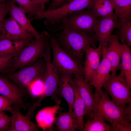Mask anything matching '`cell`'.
<instances>
[{
	"instance_id": "cell-1",
	"label": "cell",
	"mask_w": 131,
	"mask_h": 131,
	"mask_svg": "<svg viewBox=\"0 0 131 131\" xmlns=\"http://www.w3.org/2000/svg\"><path fill=\"white\" fill-rule=\"evenodd\" d=\"M53 36L61 48L82 66L86 51L90 47L96 48L98 41L95 34L69 28L64 29Z\"/></svg>"
},
{
	"instance_id": "cell-2",
	"label": "cell",
	"mask_w": 131,
	"mask_h": 131,
	"mask_svg": "<svg viewBox=\"0 0 131 131\" xmlns=\"http://www.w3.org/2000/svg\"><path fill=\"white\" fill-rule=\"evenodd\" d=\"M51 36L46 31H43L38 38L26 45L13 57L8 68L0 74L13 73L21 68L32 64L43 57L50 43Z\"/></svg>"
},
{
	"instance_id": "cell-3",
	"label": "cell",
	"mask_w": 131,
	"mask_h": 131,
	"mask_svg": "<svg viewBox=\"0 0 131 131\" xmlns=\"http://www.w3.org/2000/svg\"><path fill=\"white\" fill-rule=\"evenodd\" d=\"M95 110L101 114L104 120L110 123L111 127L131 124V103L125 107L118 106L102 89L96 102Z\"/></svg>"
},
{
	"instance_id": "cell-4",
	"label": "cell",
	"mask_w": 131,
	"mask_h": 131,
	"mask_svg": "<svg viewBox=\"0 0 131 131\" xmlns=\"http://www.w3.org/2000/svg\"><path fill=\"white\" fill-rule=\"evenodd\" d=\"M98 17L91 9L82 10L67 15L59 23L51 27L50 30L53 32H57L65 29L69 28L94 34Z\"/></svg>"
},
{
	"instance_id": "cell-5",
	"label": "cell",
	"mask_w": 131,
	"mask_h": 131,
	"mask_svg": "<svg viewBox=\"0 0 131 131\" xmlns=\"http://www.w3.org/2000/svg\"><path fill=\"white\" fill-rule=\"evenodd\" d=\"M94 0H73L56 8L44 10L38 14L36 19L45 18L48 29L59 23L67 15L84 9H92Z\"/></svg>"
},
{
	"instance_id": "cell-6",
	"label": "cell",
	"mask_w": 131,
	"mask_h": 131,
	"mask_svg": "<svg viewBox=\"0 0 131 131\" xmlns=\"http://www.w3.org/2000/svg\"><path fill=\"white\" fill-rule=\"evenodd\" d=\"M46 68L43 57L38 59L32 64L19 69L9 74H0L24 89L28 88L33 83L41 80L43 81Z\"/></svg>"
},
{
	"instance_id": "cell-7",
	"label": "cell",
	"mask_w": 131,
	"mask_h": 131,
	"mask_svg": "<svg viewBox=\"0 0 131 131\" xmlns=\"http://www.w3.org/2000/svg\"><path fill=\"white\" fill-rule=\"evenodd\" d=\"M51 48L47 47L43 57L46 63V68L43 81V90L37 102L41 104L42 101L48 97H51L56 104L60 105L61 100L58 97V89L60 73L52 64L51 56Z\"/></svg>"
},
{
	"instance_id": "cell-8",
	"label": "cell",
	"mask_w": 131,
	"mask_h": 131,
	"mask_svg": "<svg viewBox=\"0 0 131 131\" xmlns=\"http://www.w3.org/2000/svg\"><path fill=\"white\" fill-rule=\"evenodd\" d=\"M49 42L52 53V64L60 73L83 75V66L63 49L53 35L50 38Z\"/></svg>"
},
{
	"instance_id": "cell-9",
	"label": "cell",
	"mask_w": 131,
	"mask_h": 131,
	"mask_svg": "<svg viewBox=\"0 0 131 131\" xmlns=\"http://www.w3.org/2000/svg\"><path fill=\"white\" fill-rule=\"evenodd\" d=\"M102 88L118 106L125 107L131 103V89L125 77L121 74L111 75Z\"/></svg>"
},
{
	"instance_id": "cell-10",
	"label": "cell",
	"mask_w": 131,
	"mask_h": 131,
	"mask_svg": "<svg viewBox=\"0 0 131 131\" xmlns=\"http://www.w3.org/2000/svg\"><path fill=\"white\" fill-rule=\"evenodd\" d=\"M72 80L85 104L84 115L90 116L95 111L96 102L92 92L93 86L85 81L83 74H74Z\"/></svg>"
},
{
	"instance_id": "cell-11",
	"label": "cell",
	"mask_w": 131,
	"mask_h": 131,
	"mask_svg": "<svg viewBox=\"0 0 131 131\" xmlns=\"http://www.w3.org/2000/svg\"><path fill=\"white\" fill-rule=\"evenodd\" d=\"M25 90L7 78L0 76V95L11 100L13 105L26 110L29 107L24 101Z\"/></svg>"
},
{
	"instance_id": "cell-12",
	"label": "cell",
	"mask_w": 131,
	"mask_h": 131,
	"mask_svg": "<svg viewBox=\"0 0 131 131\" xmlns=\"http://www.w3.org/2000/svg\"><path fill=\"white\" fill-rule=\"evenodd\" d=\"M0 36L11 40L21 41H32L33 36L22 28L10 16L4 20Z\"/></svg>"
},
{
	"instance_id": "cell-13",
	"label": "cell",
	"mask_w": 131,
	"mask_h": 131,
	"mask_svg": "<svg viewBox=\"0 0 131 131\" xmlns=\"http://www.w3.org/2000/svg\"><path fill=\"white\" fill-rule=\"evenodd\" d=\"M117 22V18L114 13L111 15L98 19L95 31L98 45L102 47L107 46L112 32L116 28Z\"/></svg>"
},
{
	"instance_id": "cell-14",
	"label": "cell",
	"mask_w": 131,
	"mask_h": 131,
	"mask_svg": "<svg viewBox=\"0 0 131 131\" xmlns=\"http://www.w3.org/2000/svg\"><path fill=\"white\" fill-rule=\"evenodd\" d=\"M122 47L117 35L113 34L108 40L107 46L102 47V50L111 66V75H116L119 70Z\"/></svg>"
},
{
	"instance_id": "cell-15",
	"label": "cell",
	"mask_w": 131,
	"mask_h": 131,
	"mask_svg": "<svg viewBox=\"0 0 131 131\" xmlns=\"http://www.w3.org/2000/svg\"><path fill=\"white\" fill-rule=\"evenodd\" d=\"M21 108L17 105L12 106L11 121L7 131H39L37 123L32 122L30 119L22 114L20 111Z\"/></svg>"
},
{
	"instance_id": "cell-16",
	"label": "cell",
	"mask_w": 131,
	"mask_h": 131,
	"mask_svg": "<svg viewBox=\"0 0 131 131\" xmlns=\"http://www.w3.org/2000/svg\"><path fill=\"white\" fill-rule=\"evenodd\" d=\"M102 47H90L86 51L83 64V75L85 81L90 83L100 63Z\"/></svg>"
},
{
	"instance_id": "cell-17",
	"label": "cell",
	"mask_w": 131,
	"mask_h": 131,
	"mask_svg": "<svg viewBox=\"0 0 131 131\" xmlns=\"http://www.w3.org/2000/svg\"><path fill=\"white\" fill-rule=\"evenodd\" d=\"M102 59L95 73L92 80L89 83L95 88L94 94L96 102L99 96L100 92L105 82L111 75V66L102 50Z\"/></svg>"
},
{
	"instance_id": "cell-18",
	"label": "cell",
	"mask_w": 131,
	"mask_h": 131,
	"mask_svg": "<svg viewBox=\"0 0 131 131\" xmlns=\"http://www.w3.org/2000/svg\"><path fill=\"white\" fill-rule=\"evenodd\" d=\"M6 3L10 16L22 28L31 34L35 39L38 38L40 34L33 27L30 20L26 16L23 10L16 5L15 1L14 0H8Z\"/></svg>"
},
{
	"instance_id": "cell-19",
	"label": "cell",
	"mask_w": 131,
	"mask_h": 131,
	"mask_svg": "<svg viewBox=\"0 0 131 131\" xmlns=\"http://www.w3.org/2000/svg\"><path fill=\"white\" fill-rule=\"evenodd\" d=\"M60 105L46 107L39 111L36 116L37 124L43 131L53 130V125L56 114L62 110Z\"/></svg>"
},
{
	"instance_id": "cell-20",
	"label": "cell",
	"mask_w": 131,
	"mask_h": 131,
	"mask_svg": "<svg viewBox=\"0 0 131 131\" xmlns=\"http://www.w3.org/2000/svg\"><path fill=\"white\" fill-rule=\"evenodd\" d=\"M73 74L67 73H60L58 89V95L63 98L66 101L69 111H73L74 100V92L71 83Z\"/></svg>"
},
{
	"instance_id": "cell-21",
	"label": "cell",
	"mask_w": 131,
	"mask_h": 131,
	"mask_svg": "<svg viewBox=\"0 0 131 131\" xmlns=\"http://www.w3.org/2000/svg\"><path fill=\"white\" fill-rule=\"evenodd\" d=\"M56 117L54 123L56 130L59 131H74L77 129L76 118L74 111L63 112L61 110Z\"/></svg>"
},
{
	"instance_id": "cell-22",
	"label": "cell",
	"mask_w": 131,
	"mask_h": 131,
	"mask_svg": "<svg viewBox=\"0 0 131 131\" xmlns=\"http://www.w3.org/2000/svg\"><path fill=\"white\" fill-rule=\"evenodd\" d=\"M84 124L83 131H111V126L104 122L101 114L95 110Z\"/></svg>"
},
{
	"instance_id": "cell-23",
	"label": "cell",
	"mask_w": 131,
	"mask_h": 131,
	"mask_svg": "<svg viewBox=\"0 0 131 131\" xmlns=\"http://www.w3.org/2000/svg\"><path fill=\"white\" fill-rule=\"evenodd\" d=\"M121 59L120 73L124 76L131 89V50L130 47L125 44H123Z\"/></svg>"
},
{
	"instance_id": "cell-24",
	"label": "cell",
	"mask_w": 131,
	"mask_h": 131,
	"mask_svg": "<svg viewBox=\"0 0 131 131\" xmlns=\"http://www.w3.org/2000/svg\"><path fill=\"white\" fill-rule=\"evenodd\" d=\"M71 83L74 92V100L73 111L75 115L77 129L83 131L84 128L83 116L85 108L84 102L81 98L76 87L73 83L72 80Z\"/></svg>"
},
{
	"instance_id": "cell-25",
	"label": "cell",
	"mask_w": 131,
	"mask_h": 131,
	"mask_svg": "<svg viewBox=\"0 0 131 131\" xmlns=\"http://www.w3.org/2000/svg\"><path fill=\"white\" fill-rule=\"evenodd\" d=\"M118 21H131V0H111Z\"/></svg>"
},
{
	"instance_id": "cell-26",
	"label": "cell",
	"mask_w": 131,
	"mask_h": 131,
	"mask_svg": "<svg viewBox=\"0 0 131 131\" xmlns=\"http://www.w3.org/2000/svg\"><path fill=\"white\" fill-rule=\"evenodd\" d=\"M30 42L28 41H15L0 36V56L10 54L22 48Z\"/></svg>"
},
{
	"instance_id": "cell-27",
	"label": "cell",
	"mask_w": 131,
	"mask_h": 131,
	"mask_svg": "<svg viewBox=\"0 0 131 131\" xmlns=\"http://www.w3.org/2000/svg\"><path fill=\"white\" fill-rule=\"evenodd\" d=\"M98 17H103L113 14L114 8L111 0H94L91 9Z\"/></svg>"
},
{
	"instance_id": "cell-28",
	"label": "cell",
	"mask_w": 131,
	"mask_h": 131,
	"mask_svg": "<svg viewBox=\"0 0 131 131\" xmlns=\"http://www.w3.org/2000/svg\"><path fill=\"white\" fill-rule=\"evenodd\" d=\"M25 13L33 20L39 12L44 10L45 7L37 4L32 0H14Z\"/></svg>"
},
{
	"instance_id": "cell-29",
	"label": "cell",
	"mask_w": 131,
	"mask_h": 131,
	"mask_svg": "<svg viewBox=\"0 0 131 131\" xmlns=\"http://www.w3.org/2000/svg\"><path fill=\"white\" fill-rule=\"evenodd\" d=\"M116 28L119 39L122 44L131 46V22H120L117 20Z\"/></svg>"
},
{
	"instance_id": "cell-30",
	"label": "cell",
	"mask_w": 131,
	"mask_h": 131,
	"mask_svg": "<svg viewBox=\"0 0 131 131\" xmlns=\"http://www.w3.org/2000/svg\"><path fill=\"white\" fill-rule=\"evenodd\" d=\"M22 48L18 49L10 54L0 56V74L8 68L12 59Z\"/></svg>"
},
{
	"instance_id": "cell-31",
	"label": "cell",
	"mask_w": 131,
	"mask_h": 131,
	"mask_svg": "<svg viewBox=\"0 0 131 131\" xmlns=\"http://www.w3.org/2000/svg\"><path fill=\"white\" fill-rule=\"evenodd\" d=\"M12 105L13 102L11 100L0 95V112L6 111L10 113Z\"/></svg>"
},
{
	"instance_id": "cell-32",
	"label": "cell",
	"mask_w": 131,
	"mask_h": 131,
	"mask_svg": "<svg viewBox=\"0 0 131 131\" xmlns=\"http://www.w3.org/2000/svg\"><path fill=\"white\" fill-rule=\"evenodd\" d=\"M10 121V117L4 111L0 112V131H7Z\"/></svg>"
},
{
	"instance_id": "cell-33",
	"label": "cell",
	"mask_w": 131,
	"mask_h": 131,
	"mask_svg": "<svg viewBox=\"0 0 131 131\" xmlns=\"http://www.w3.org/2000/svg\"><path fill=\"white\" fill-rule=\"evenodd\" d=\"M9 11V8L6 2V5L0 9V35L5 17Z\"/></svg>"
},
{
	"instance_id": "cell-34",
	"label": "cell",
	"mask_w": 131,
	"mask_h": 131,
	"mask_svg": "<svg viewBox=\"0 0 131 131\" xmlns=\"http://www.w3.org/2000/svg\"><path fill=\"white\" fill-rule=\"evenodd\" d=\"M113 131H131V124H118L111 127Z\"/></svg>"
},
{
	"instance_id": "cell-35",
	"label": "cell",
	"mask_w": 131,
	"mask_h": 131,
	"mask_svg": "<svg viewBox=\"0 0 131 131\" xmlns=\"http://www.w3.org/2000/svg\"><path fill=\"white\" fill-rule=\"evenodd\" d=\"M50 5L48 9H53L67 3V0H51Z\"/></svg>"
},
{
	"instance_id": "cell-36",
	"label": "cell",
	"mask_w": 131,
	"mask_h": 131,
	"mask_svg": "<svg viewBox=\"0 0 131 131\" xmlns=\"http://www.w3.org/2000/svg\"><path fill=\"white\" fill-rule=\"evenodd\" d=\"M36 3L44 7L45 4L51 0H32Z\"/></svg>"
},
{
	"instance_id": "cell-37",
	"label": "cell",
	"mask_w": 131,
	"mask_h": 131,
	"mask_svg": "<svg viewBox=\"0 0 131 131\" xmlns=\"http://www.w3.org/2000/svg\"><path fill=\"white\" fill-rule=\"evenodd\" d=\"M6 2L5 0H0V9L6 4Z\"/></svg>"
},
{
	"instance_id": "cell-38",
	"label": "cell",
	"mask_w": 131,
	"mask_h": 131,
	"mask_svg": "<svg viewBox=\"0 0 131 131\" xmlns=\"http://www.w3.org/2000/svg\"><path fill=\"white\" fill-rule=\"evenodd\" d=\"M72 0H67V3L69 2L72 1Z\"/></svg>"
}]
</instances>
